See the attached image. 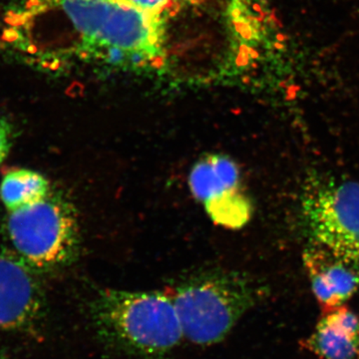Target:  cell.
I'll return each mask as SVG.
<instances>
[{"mask_svg":"<svg viewBox=\"0 0 359 359\" xmlns=\"http://www.w3.org/2000/svg\"><path fill=\"white\" fill-rule=\"evenodd\" d=\"M125 1H127V0H125Z\"/></svg>","mask_w":359,"mask_h":359,"instance_id":"13","label":"cell"},{"mask_svg":"<svg viewBox=\"0 0 359 359\" xmlns=\"http://www.w3.org/2000/svg\"><path fill=\"white\" fill-rule=\"evenodd\" d=\"M74 28L81 53L146 66L164 58L160 14L125 0H53Z\"/></svg>","mask_w":359,"mask_h":359,"instance_id":"2","label":"cell"},{"mask_svg":"<svg viewBox=\"0 0 359 359\" xmlns=\"http://www.w3.org/2000/svg\"><path fill=\"white\" fill-rule=\"evenodd\" d=\"M238 185L237 167L230 160L222 157L203 160L194 168L191 175L194 195L205 203V207L216 219H218L224 208H226L224 215L230 212L233 216L230 208L244 214L249 212L250 207L247 201L236 196ZM233 219L236 221L235 216Z\"/></svg>","mask_w":359,"mask_h":359,"instance_id":"8","label":"cell"},{"mask_svg":"<svg viewBox=\"0 0 359 359\" xmlns=\"http://www.w3.org/2000/svg\"><path fill=\"white\" fill-rule=\"evenodd\" d=\"M7 231L20 259L30 268L48 271L76 257L79 228L72 205L52 191L39 202L9 212Z\"/></svg>","mask_w":359,"mask_h":359,"instance_id":"4","label":"cell"},{"mask_svg":"<svg viewBox=\"0 0 359 359\" xmlns=\"http://www.w3.org/2000/svg\"><path fill=\"white\" fill-rule=\"evenodd\" d=\"M301 344L320 359H359V316L344 304L327 309Z\"/></svg>","mask_w":359,"mask_h":359,"instance_id":"9","label":"cell"},{"mask_svg":"<svg viewBox=\"0 0 359 359\" xmlns=\"http://www.w3.org/2000/svg\"><path fill=\"white\" fill-rule=\"evenodd\" d=\"M311 290L327 309L344 306L359 290V266L311 245L302 255Z\"/></svg>","mask_w":359,"mask_h":359,"instance_id":"7","label":"cell"},{"mask_svg":"<svg viewBox=\"0 0 359 359\" xmlns=\"http://www.w3.org/2000/svg\"><path fill=\"white\" fill-rule=\"evenodd\" d=\"M51 192L43 175L28 169L11 170L0 185V198L9 212L39 202Z\"/></svg>","mask_w":359,"mask_h":359,"instance_id":"10","label":"cell"},{"mask_svg":"<svg viewBox=\"0 0 359 359\" xmlns=\"http://www.w3.org/2000/svg\"><path fill=\"white\" fill-rule=\"evenodd\" d=\"M127 1L143 11L160 14L161 11L168 6L170 0H127Z\"/></svg>","mask_w":359,"mask_h":359,"instance_id":"12","label":"cell"},{"mask_svg":"<svg viewBox=\"0 0 359 359\" xmlns=\"http://www.w3.org/2000/svg\"><path fill=\"white\" fill-rule=\"evenodd\" d=\"M13 143V130L11 123L0 117V165L11 152Z\"/></svg>","mask_w":359,"mask_h":359,"instance_id":"11","label":"cell"},{"mask_svg":"<svg viewBox=\"0 0 359 359\" xmlns=\"http://www.w3.org/2000/svg\"><path fill=\"white\" fill-rule=\"evenodd\" d=\"M301 216L311 245L359 266V183L311 177Z\"/></svg>","mask_w":359,"mask_h":359,"instance_id":"5","label":"cell"},{"mask_svg":"<svg viewBox=\"0 0 359 359\" xmlns=\"http://www.w3.org/2000/svg\"><path fill=\"white\" fill-rule=\"evenodd\" d=\"M170 295L184 337L197 346H210L223 341L268 292L247 273L208 269L180 280Z\"/></svg>","mask_w":359,"mask_h":359,"instance_id":"3","label":"cell"},{"mask_svg":"<svg viewBox=\"0 0 359 359\" xmlns=\"http://www.w3.org/2000/svg\"><path fill=\"white\" fill-rule=\"evenodd\" d=\"M87 316L99 344L128 359H168L185 339L173 299L162 292L98 290Z\"/></svg>","mask_w":359,"mask_h":359,"instance_id":"1","label":"cell"},{"mask_svg":"<svg viewBox=\"0 0 359 359\" xmlns=\"http://www.w3.org/2000/svg\"><path fill=\"white\" fill-rule=\"evenodd\" d=\"M46 316L43 290L32 269L0 252V330L35 334Z\"/></svg>","mask_w":359,"mask_h":359,"instance_id":"6","label":"cell"}]
</instances>
